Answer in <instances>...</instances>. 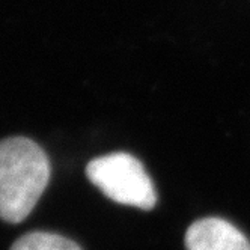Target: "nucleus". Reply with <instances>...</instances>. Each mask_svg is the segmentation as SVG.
<instances>
[{
	"label": "nucleus",
	"instance_id": "4",
	"mask_svg": "<svg viewBox=\"0 0 250 250\" xmlns=\"http://www.w3.org/2000/svg\"><path fill=\"white\" fill-rule=\"evenodd\" d=\"M11 250H82L74 241L50 232H32L17 240Z\"/></svg>",
	"mask_w": 250,
	"mask_h": 250
},
{
	"label": "nucleus",
	"instance_id": "2",
	"mask_svg": "<svg viewBox=\"0 0 250 250\" xmlns=\"http://www.w3.org/2000/svg\"><path fill=\"white\" fill-rule=\"evenodd\" d=\"M86 175L103 194L121 205L149 211L157 204L151 176L139 160L127 152H113L94 158Z\"/></svg>",
	"mask_w": 250,
	"mask_h": 250
},
{
	"label": "nucleus",
	"instance_id": "3",
	"mask_svg": "<svg viewBox=\"0 0 250 250\" xmlns=\"http://www.w3.org/2000/svg\"><path fill=\"white\" fill-rule=\"evenodd\" d=\"M186 247L187 250H250V241L232 223L207 217L188 228Z\"/></svg>",
	"mask_w": 250,
	"mask_h": 250
},
{
	"label": "nucleus",
	"instance_id": "1",
	"mask_svg": "<svg viewBox=\"0 0 250 250\" xmlns=\"http://www.w3.org/2000/svg\"><path fill=\"white\" fill-rule=\"evenodd\" d=\"M50 181V160L27 137L0 140V219L23 222Z\"/></svg>",
	"mask_w": 250,
	"mask_h": 250
}]
</instances>
